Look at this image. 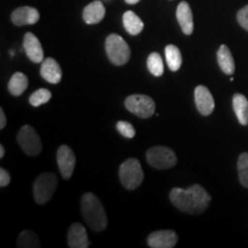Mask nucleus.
<instances>
[{"label": "nucleus", "mask_w": 248, "mask_h": 248, "mask_svg": "<svg viewBox=\"0 0 248 248\" xmlns=\"http://www.w3.org/2000/svg\"><path fill=\"white\" fill-rule=\"evenodd\" d=\"M169 198L176 208L190 215L203 213L208 208L212 200L208 192L199 184L192 185L188 188H172L170 191Z\"/></svg>", "instance_id": "nucleus-1"}, {"label": "nucleus", "mask_w": 248, "mask_h": 248, "mask_svg": "<svg viewBox=\"0 0 248 248\" xmlns=\"http://www.w3.org/2000/svg\"><path fill=\"white\" fill-rule=\"evenodd\" d=\"M80 210L83 218L91 230L101 232L107 228L108 219L104 206L97 195L93 193H85L80 200Z\"/></svg>", "instance_id": "nucleus-2"}, {"label": "nucleus", "mask_w": 248, "mask_h": 248, "mask_svg": "<svg viewBox=\"0 0 248 248\" xmlns=\"http://www.w3.org/2000/svg\"><path fill=\"white\" fill-rule=\"evenodd\" d=\"M121 184L126 190H136L141 185L144 181V171H142L140 162L135 157L125 160L121 164L119 170Z\"/></svg>", "instance_id": "nucleus-3"}, {"label": "nucleus", "mask_w": 248, "mask_h": 248, "mask_svg": "<svg viewBox=\"0 0 248 248\" xmlns=\"http://www.w3.org/2000/svg\"><path fill=\"white\" fill-rule=\"evenodd\" d=\"M105 47H106L107 57L111 63L115 66H124L128 63L131 52H130L129 45L120 35L111 33L108 36Z\"/></svg>", "instance_id": "nucleus-4"}, {"label": "nucleus", "mask_w": 248, "mask_h": 248, "mask_svg": "<svg viewBox=\"0 0 248 248\" xmlns=\"http://www.w3.org/2000/svg\"><path fill=\"white\" fill-rule=\"evenodd\" d=\"M58 187V177L52 172H43L33 183V198L38 204L47 203Z\"/></svg>", "instance_id": "nucleus-5"}, {"label": "nucleus", "mask_w": 248, "mask_h": 248, "mask_svg": "<svg viewBox=\"0 0 248 248\" xmlns=\"http://www.w3.org/2000/svg\"><path fill=\"white\" fill-rule=\"evenodd\" d=\"M146 160L150 166L155 169L166 170L176 166L177 156L172 150L166 146H154L146 153Z\"/></svg>", "instance_id": "nucleus-6"}, {"label": "nucleus", "mask_w": 248, "mask_h": 248, "mask_svg": "<svg viewBox=\"0 0 248 248\" xmlns=\"http://www.w3.org/2000/svg\"><path fill=\"white\" fill-rule=\"evenodd\" d=\"M124 106L133 115L140 119H148L155 113V102L145 94H131L124 101Z\"/></svg>", "instance_id": "nucleus-7"}, {"label": "nucleus", "mask_w": 248, "mask_h": 248, "mask_svg": "<svg viewBox=\"0 0 248 248\" xmlns=\"http://www.w3.org/2000/svg\"><path fill=\"white\" fill-rule=\"evenodd\" d=\"M16 139L22 151L29 156H37L42 152V140L32 126L23 125L18 131Z\"/></svg>", "instance_id": "nucleus-8"}, {"label": "nucleus", "mask_w": 248, "mask_h": 248, "mask_svg": "<svg viewBox=\"0 0 248 248\" xmlns=\"http://www.w3.org/2000/svg\"><path fill=\"white\" fill-rule=\"evenodd\" d=\"M57 161L62 177L69 179L73 176L76 164V157L73 150L67 145H61L57 152Z\"/></svg>", "instance_id": "nucleus-9"}, {"label": "nucleus", "mask_w": 248, "mask_h": 248, "mask_svg": "<svg viewBox=\"0 0 248 248\" xmlns=\"http://www.w3.org/2000/svg\"><path fill=\"white\" fill-rule=\"evenodd\" d=\"M178 241V235L172 230L152 232L147 237V245L152 248H172Z\"/></svg>", "instance_id": "nucleus-10"}, {"label": "nucleus", "mask_w": 248, "mask_h": 248, "mask_svg": "<svg viewBox=\"0 0 248 248\" xmlns=\"http://www.w3.org/2000/svg\"><path fill=\"white\" fill-rule=\"evenodd\" d=\"M194 101L199 113L203 116L210 115L213 113L214 108H215V102H214L212 93L203 85H199L195 88Z\"/></svg>", "instance_id": "nucleus-11"}, {"label": "nucleus", "mask_w": 248, "mask_h": 248, "mask_svg": "<svg viewBox=\"0 0 248 248\" xmlns=\"http://www.w3.org/2000/svg\"><path fill=\"white\" fill-rule=\"evenodd\" d=\"M23 48L27 57L33 63H42L44 61V51L39 39L32 32H27L23 38Z\"/></svg>", "instance_id": "nucleus-12"}, {"label": "nucleus", "mask_w": 248, "mask_h": 248, "mask_svg": "<svg viewBox=\"0 0 248 248\" xmlns=\"http://www.w3.org/2000/svg\"><path fill=\"white\" fill-rule=\"evenodd\" d=\"M39 17V12L36 8L24 6V7L16 8L12 13V22L18 27L29 26V24H36L38 22Z\"/></svg>", "instance_id": "nucleus-13"}, {"label": "nucleus", "mask_w": 248, "mask_h": 248, "mask_svg": "<svg viewBox=\"0 0 248 248\" xmlns=\"http://www.w3.org/2000/svg\"><path fill=\"white\" fill-rule=\"evenodd\" d=\"M40 76L51 84H58L62 79V69L60 64L53 58L44 59L40 67Z\"/></svg>", "instance_id": "nucleus-14"}, {"label": "nucleus", "mask_w": 248, "mask_h": 248, "mask_svg": "<svg viewBox=\"0 0 248 248\" xmlns=\"http://www.w3.org/2000/svg\"><path fill=\"white\" fill-rule=\"evenodd\" d=\"M68 246L70 248H88L90 241L85 228L79 223H73L68 230Z\"/></svg>", "instance_id": "nucleus-15"}, {"label": "nucleus", "mask_w": 248, "mask_h": 248, "mask_svg": "<svg viewBox=\"0 0 248 248\" xmlns=\"http://www.w3.org/2000/svg\"><path fill=\"white\" fill-rule=\"evenodd\" d=\"M176 16H177V21L182 28L183 32L185 35H191L193 32L194 24L193 15H192V11L188 2H179V5L177 6V12H176Z\"/></svg>", "instance_id": "nucleus-16"}, {"label": "nucleus", "mask_w": 248, "mask_h": 248, "mask_svg": "<svg viewBox=\"0 0 248 248\" xmlns=\"http://www.w3.org/2000/svg\"><path fill=\"white\" fill-rule=\"evenodd\" d=\"M106 14V9L105 6L102 5L101 1L95 0V1L89 4L83 11V20L88 24H97L101 22L102 18L105 17Z\"/></svg>", "instance_id": "nucleus-17"}, {"label": "nucleus", "mask_w": 248, "mask_h": 248, "mask_svg": "<svg viewBox=\"0 0 248 248\" xmlns=\"http://www.w3.org/2000/svg\"><path fill=\"white\" fill-rule=\"evenodd\" d=\"M217 62L219 68L226 75H233L235 70V64L233 57H232L230 48L226 45H221V47L217 51Z\"/></svg>", "instance_id": "nucleus-18"}, {"label": "nucleus", "mask_w": 248, "mask_h": 248, "mask_svg": "<svg viewBox=\"0 0 248 248\" xmlns=\"http://www.w3.org/2000/svg\"><path fill=\"white\" fill-rule=\"evenodd\" d=\"M232 105H233V110L237 115V119L241 125H247L248 124V100L244 94L235 93L232 99Z\"/></svg>", "instance_id": "nucleus-19"}, {"label": "nucleus", "mask_w": 248, "mask_h": 248, "mask_svg": "<svg viewBox=\"0 0 248 248\" xmlns=\"http://www.w3.org/2000/svg\"><path fill=\"white\" fill-rule=\"evenodd\" d=\"M123 26L130 35L137 36L144 29V22L135 12L128 11L123 15Z\"/></svg>", "instance_id": "nucleus-20"}, {"label": "nucleus", "mask_w": 248, "mask_h": 248, "mask_svg": "<svg viewBox=\"0 0 248 248\" xmlns=\"http://www.w3.org/2000/svg\"><path fill=\"white\" fill-rule=\"evenodd\" d=\"M28 84H29L28 77L24 75L23 73L17 71V73H15L14 75L11 77V79H9L8 91L12 95H14V97H18V95H21L24 91H26Z\"/></svg>", "instance_id": "nucleus-21"}, {"label": "nucleus", "mask_w": 248, "mask_h": 248, "mask_svg": "<svg viewBox=\"0 0 248 248\" xmlns=\"http://www.w3.org/2000/svg\"><path fill=\"white\" fill-rule=\"evenodd\" d=\"M164 53H166V61L169 69L171 71H177L182 67L183 62L182 53L179 48L175 45H168L166 46Z\"/></svg>", "instance_id": "nucleus-22"}, {"label": "nucleus", "mask_w": 248, "mask_h": 248, "mask_svg": "<svg viewBox=\"0 0 248 248\" xmlns=\"http://www.w3.org/2000/svg\"><path fill=\"white\" fill-rule=\"evenodd\" d=\"M16 246L18 248H38L40 247V243L35 232L26 230L18 235Z\"/></svg>", "instance_id": "nucleus-23"}, {"label": "nucleus", "mask_w": 248, "mask_h": 248, "mask_svg": "<svg viewBox=\"0 0 248 248\" xmlns=\"http://www.w3.org/2000/svg\"><path fill=\"white\" fill-rule=\"evenodd\" d=\"M147 69L152 75L155 77H160L163 75L164 67H163V60L161 55L156 52H153L148 55L147 58Z\"/></svg>", "instance_id": "nucleus-24"}, {"label": "nucleus", "mask_w": 248, "mask_h": 248, "mask_svg": "<svg viewBox=\"0 0 248 248\" xmlns=\"http://www.w3.org/2000/svg\"><path fill=\"white\" fill-rule=\"evenodd\" d=\"M51 98H52L51 91H48L47 89H39L30 95L29 102L31 104V106L38 107L46 104V102H48L51 100Z\"/></svg>", "instance_id": "nucleus-25"}, {"label": "nucleus", "mask_w": 248, "mask_h": 248, "mask_svg": "<svg viewBox=\"0 0 248 248\" xmlns=\"http://www.w3.org/2000/svg\"><path fill=\"white\" fill-rule=\"evenodd\" d=\"M237 167L241 185L248 188V153H243L240 155Z\"/></svg>", "instance_id": "nucleus-26"}, {"label": "nucleus", "mask_w": 248, "mask_h": 248, "mask_svg": "<svg viewBox=\"0 0 248 248\" xmlns=\"http://www.w3.org/2000/svg\"><path fill=\"white\" fill-rule=\"evenodd\" d=\"M116 129L125 138H133L136 136V130L132 124L125 121H119L116 124Z\"/></svg>", "instance_id": "nucleus-27"}, {"label": "nucleus", "mask_w": 248, "mask_h": 248, "mask_svg": "<svg viewBox=\"0 0 248 248\" xmlns=\"http://www.w3.org/2000/svg\"><path fill=\"white\" fill-rule=\"evenodd\" d=\"M237 20L238 23L244 28L245 30L248 31V5L245 6L244 8H241L237 14Z\"/></svg>", "instance_id": "nucleus-28"}, {"label": "nucleus", "mask_w": 248, "mask_h": 248, "mask_svg": "<svg viewBox=\"0 0 248 248\" xmlns=\"http://www.w3.org/2000/svg\"><path fill=\"white\" fill-rule=\"evenodd\" d=\"M9 182H11V176H9L8 171L4 168H1L0 169V186L5 187V186L9 184Z\"/></svg>", "instance_id": "nucleus-29"}, {"label": "nucleus", "mask_w": 248, "mask_h": 248, "mask_svg": "<svg viewBox=\"0 0 248 248\" xmlns=\"http://www.w3.org/2000/svg\"><path fill=\"white\" fill-rule=\"evenodd\" d=\"M6 123H7V120H6V115L4 113V109L0 108V129H4L6 126Z\"/></svg>", "instance_id": "nucleus-30"}, {"label": "nucleus", "mask_w": 248, "mask_h": 248, "mask_svg": "<svg viewBox=\"0 0 248 248\" xmlns=\"http://www.w3.org/2000/svg\"><path fill=\"white\" fill-rule=\"evenodd\" d=\"M5 156V147L2 145H0V157H4Z\"/></svg>", "instance_id": "nucleus-31"}, {"label": "nucleus", "mask_w": 248, "mask_h": 248, "mask_svg": "<svg viewBox=\"0 0 248 248\" xmlns=\"http://www.w3.org/2000/svg\"><path fill=\"white\" fill-rule=\"evenodd\" d=\"M139 1H140V0H125L126 4H129V5H135V4H137V2H139Z\"/></svg>", "instance_id": "nucleus-32"}]
</instances>
